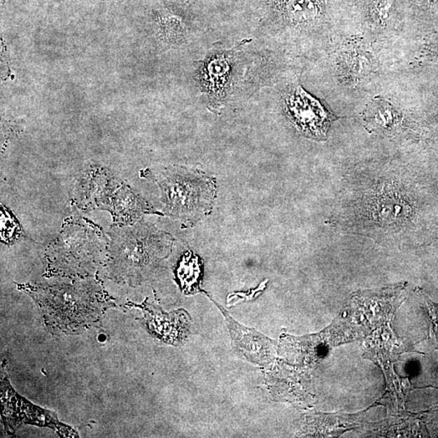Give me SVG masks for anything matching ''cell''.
I'll list each match as a JSON object with an SVG mask.
<instances>
[{"instance_id": "cell-1", "label": "cell", "mask_w": 438, "mask_h": 438, "mask_svg": "<svg viewBox=\"0 0 438 438\" xmlns=\"http://www.w3.org/2000/svg\"><path fill=\"white\" fill-rule=\"evenodd\" d=\"M330 223L344 233L387 246L414 242L421 202L411 172L391 162L355 167L344 177Z\"/></svg>"}, {"instance_id": "cell-2", "label": "cell", "mask_w": 438, "mask_h": 438, "mask_svg": "<svg viewBox=\"0 0 438 438\" xmlns=\"http://www.w3.org/2000/svg\"><path fill=\"white\" fill-rule=\"evenodd\" d=\"M108 271L119 282L134 283L167 251L164 234L146 225L114 227L109 232Z\"/></svg>"}, {"instance_id": "cell-3", "label": "cell", "mask_w": 438, "mask_h": 438, "mask_svg": "<svg viewBox=\"0 0 438 438\" xmlns=\"http://www.w3.org/2000/svg\"><path fill=\"white\" fill-rule=\"evenodd\" d=\"M191 173L167 170L157 178L161 187L166 212L172 216H190L205 207V183Z\"/></svg>"}, {"instance_id": "cell-4", "label": "cell", "mask_w": 438, "mask_h": 438, "mask_svg": "<svg viewBox=\"0 0 438 438\" xmlns=\"http://www.w3.org/2000/svg\"><path fill=\"white\" fill-rule=\"evenodd\" d=\"M284 104L289 119L304 136L325 139L333 120L318 101L300 86H294L285 94Z\"/></svg>"}, {"instance_id": "cell-5", "label": "cell", "mask_w": 438, "mask_h": 438, "mask_svg": "<svg viewBox=\"0 0 438 438\" xmlns=\"http://www.w3.org/2000/svg\"><path fill=\"white\" fill-rule=\"evenodd\" d=\"M236 52L235 49L213 52L203 61L198 70V83L212 106L225 103L232 91Z\"/></svg>"}, {"instance_id": "cell-6", "label": "cell", "mask_w": 438, "mask_h": 438, "mask_svg": "<svg viewBox=\"0 0 438 438\" xmlns=\"http://www.w3.org/2000/svg\"><path fill=\"white\" fill-rule=\"evenodd\" d=\"M217 305L230 330L234 348L252 363L266 365L271 362L274 351L273 341L256 330L243 327L231 317L227 310Z\"/></svg>"}, {"instance_id": "cell-7", "label": "cell", "mask_w": 438, "mask_h": 438, "mask_svg": "<svg viewBox=\"0 0 438 438\" xmlns=\"http://www.w3.org/2000/svg\"><path fill=\"white\" fill-rule=\"evenodd\" d=\"M155 27L159 38L165 44L181 45L192 36L190 20L179 10L162 8L155 13Z\"/></svg>"}, {"instance_id": "cell-8", "label": "cell", "mask_w": 438, "mask_h": 438, "mask_svg": "<svg viewBox=\"0 0 438 438\" xmlns=\"http://www.w3.org/2000/svg\"><path fill=\"white\" fill-rule=\"evenodd\" d=\"M365 121L369 129L381 132L393 131L399 124L395 111L387 104H379L371 108Z\"/></svg>"}, {"instance_id": "cell-9", "label": "cell", "mask_w": 438, "mask_h": 438, "mask_svg": "<svg viewBox=\"0 0 438 438\" xmlns=\"http://www.w3.org/2000/svg\"><path fill=\"white\" fill-rule=\"evenodd\" d=\"M393 2L392 0H376L374 5L376 17L381 22H386L390 17Z\"/></svg>"}]
</instances>
